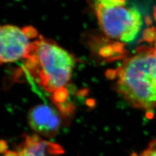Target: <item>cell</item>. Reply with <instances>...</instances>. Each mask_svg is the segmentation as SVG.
I'll list each match as a JSON object with an SVG mask.
<instances>
[{
  "mask_svg": "<svg viewBox=\"0 0 156 156\" xmlns=\"http://www.w3.org/2000/svg\"><path fill=\"white\" fill-rule=\"evenodd\" d=\"M109 78L116 79V89L134 108L143 111L156 109V52L155 48L139 47Z\"/></svg>",
  "mask_w": 156,
  "mask_h": 156,
  "instance_id": "1",
  "label": "cell"
},
{
  "mask_svg": "<svg viewBox=\"0 0 156 156\" xmlns=\"http://www.w3.org/2000/svg\"><path fill=\"white\" fill-rule=\"evenodd\" d=\"M23 57L29 76L48 92L65 88L70 80L74 58L54 42L40 36L29 44Z\"/></svg>",
  "mask_w": 156,
  "mask_h": 156,
  "instance_id": "2",
  "label": "cell"
},
{
  "mask_svg": "<svg viewBox=\"0 0 156 156\" xmlns=\"http://www.w3.org/2000/svg\"><path fill=\"white\" fill-rule=\"evenodd\" d=\"M96 12L105 35L122 42L133 41L142 26L141 14L135 7L107 5L98 2Z\"/></svg>",
  "mask_w": 156,
  "mask_h": 156,
  "instance_id": "3",
  "label": "cell"
},
{
  "mask_svg": "<svg viewBox=\"0 0 156 156\" xmlns=\"http://www.w3.org/2000/svg\"><path fill=\"white\" fill-rule=\"evenodd\" d=\"M0 38L2 63L12 62L23 57L30 44L22 29L14 26H2Z\"/></svg>",
  "mask_w": 156,
  "mask_h": 156,
  "instance_id": "4",
  "label": "cell"
},
{
  "mask_svg": "<svg viewBox=\"0 0 156 156\" xmlns=\"http://www.w3.org/2000/svg\"><path fill=\"white\" fill-rule=\"evenodd\" d=\"M27 118L31 128L46 136L55 135L61 124V117L57 111L44 104L34 107L29 111Z\"/></svg>",
  "mask_w": 156,
  "mask_h": 156,
  "instance_id": "5",
  "label": "cell"
},
{
  "mask_svg": "<svg viewBox=\"0 0 156 156\" xmlns=\"http://www.w3.org/2000/svg\"><path fill=\"white\" fill-rule=\"evenodd\" d=\"M16 152L17 156H53L62 154L63 150L60 146L33 135L25 136Z\"/></svg>",
  "mask_w": 156,
  "mask_h": 156,
  "instance_id": "6",
  "label": "cell"
},
{
  "mask_svg": "<svg viewBox=\"0 0 156 156\" xmlns=\"http://www.w3.org/2000/svg\"><path fill=\"white\" fill-rule=\"evenodd\" d=\"M136 156H156V138L151 141L147 148Z\"/></svg>",
  "mask_w": 156,
  "mask_h": 156,
  "instance_id": "7",
  "label": "cell"
},
{
  "mask_svg": "<svg viewBox=\"0 0 156 156\" xmlns=\"http://www.w3.org/2000/svg\"><path fill=\"white\" fill-rule=\"evenodd\" d=\"M100 54L105 58H111L116 53L112 45H107L102 47L100 50Z\"/></svg>",
  "mask_w": 156,
  "mask_h": 156,
  "instance_id": "8",
  "label": "cell"
},
{
  "mask_svg": "<svg viewBox=\"0 0 156 156\" xmlns=\"http://www.w3.org/2000/svg\"><path fill=\"white\" fill-rule=\"evenodd\" d=\"M23 31L28 38H35L37 36L38 33L35 28L33 27H26L23 28Z\"/></svg>",
  "mask_w": 156,
  "mask_h": 156,
  "instance_id": "9",
  "label": "cell"
},
{
  "mask_svg": "<svg viewBox=\"0 0 156 156\" xmlns=\"http://www.w3.org/2000/svg\"><path fill=\"white\" fill-rule=\"evenodd\" d=\"M154 17H155V18L156 20V9L154 11Z\"/></svg>",
  "mask_w": 156,
  "mask_h": 156,
  "instance_id": "10",
  "label": "cell"
}]
</instances>
